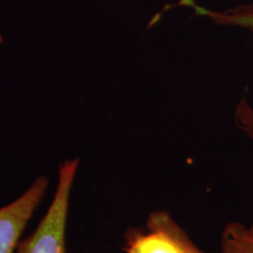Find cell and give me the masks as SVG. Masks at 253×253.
<instances>
[{
	"instance_id": "3",
	"label": "cell",
	"mask_w": 253,
	"mask_h": 253,
	"mask_svg": "<svg viewBox=\"0 0 253 253\" xmlns=\"http://www.w3.org/2000/svg\"><path fill=\"white\" fill-rule=\"evenodd\" d=\"M150 231L130 240L129 253H189L194 243L164 212L155 213L149 220Z\"/></svg>"
},
{
	"instance_id": "2",
	"label": "cell",
	"mask_w": 253,
	"mask_h": 253,
	"mask_svg": "<svg viewBox=\"0 0 253 253\" xmlns=\"http://www.w3.org/2000/svg\"><path fill=\"white\" fill-rule=\"evenodd\" d=\"M47 189V179L38 178L20 197L0 208V253H15L19 240Z\"/></svg>"
},
{
	"instance_id": "1",
	"label": "cell",
	"mask_w": 253,
	"mask_h": 253,
	"mask_svg": "<svg viewBox=\"0 0 253 253\" xmlns=\"http://www.w3.org/2000/svg\"><path fill=\"white\" fill-rule=\"evenodd\" d=\"M78 161H66L60 168L55 196L33 235L20 243L15 253H65L69 196Z\"/></svg>"
},
{
	"instance_id": "6",
	"label": "cell",
	"mask_w": 253,
	"mask_h": 253,
	"mask_svg": "<svg viewBox=\"0 0 253 253\" xmlns=\"http://www.w3.org/2000/svg\"><path fill=\"white\" fill-rule=\"evenodd\" d=\"M189 253H204V252L201 251V250H199L195 244H192L191 248L189 250Z\"/></svg>"
},
{
	"instance_id": "5",
	"label": "cell",
	"mask_w": 253,
	"mask_h": 253,
	"mask_svg": "<svg viewBox=\"0 0 253 253\" xmlns=\"http://www.w3.org/2000/svg\"><path fill=\"white\" fill-rule=\"evenodd\" d=\"M223 253H253V223L231 221L220 237Z\"/></svg>"
},
{
	"instance_id": "4",
	"label": "cell",
	"mask_w": 253,
	"mask_h": 253,
	"mask_svg": "<svg viewBox=\"0 0 253 253\" xmlns=\"http://www.w3.org/2000/svg\"><path fill=\"white\" fill-rule=\"evenodd\" d=\"M178 5H188L202 15H207L214 23L224 26L243 27L253 31V2L226 11H212L196 5L194 0H181ZM235 125L250 141L253 142V106L242 99L235 109Z\"/></svg>"
}]
</instances>
